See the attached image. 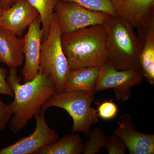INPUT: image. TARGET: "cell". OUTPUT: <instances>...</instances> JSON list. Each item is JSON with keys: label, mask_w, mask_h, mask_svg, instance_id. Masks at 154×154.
Listing matches in <instances>:
<instances>
[{"label": "cell", "mask_w": 154, "mask_h": 154, "mask_svg": "<svg viewBox=\"0 0 154 154\" xmlns=\"http://www.w3.org/2000/svg\"><path fill=\"white\" fill-rule=\"evenodd\" d=\"M7 81L14 91V98L8 105L12 113L10 128L12 132L17 133L33 116L40 113L42 105L58 91L51 78L39 74L33 80L21 84L15 69H10Z\"/></svg>", "instance_id": "1"}, {"label": "cell", "mask_w": 154, "mask_h": 154, "mask_svg": "<svg viewBox=\"0 0 154 154\" xmlns=\"http://www.w3.org/2000/svg\"><path fill=\"white\" fill-rule=\"evenodd\" d=\"M107 31L95 25L62 34L61 44L70 70L102 66L108 61Z\"/></svg>", "instance_id": "2"}, {"label": "cell", "mask_w": 154, "mask_h": 154, "mask_svg": "<svg viewBox=\"0 0 154 154\" xmlns=\"http://www.w3.org/2000/svg\"><path fill=\"white\" fill-rule=\"evenodd\" d=\"M107 31L108 61L119 70H140L142 43L133 27L119 16H111L103 25Z\"/></svg>", "instance_id": "3"}, {"label": "cell", "mask_w": 154, "mask_h": 154, "mask_svg": "<svg viewBox=\"0 0 154 154\" xmlns=\"http://www.w3.org/2000/svg\"><path fill=\"white\" fill-rule=\"evenodd\" d=\"M96 94L94 91L57 92L42 105L41 110L56 107L66 110L73 122L72 132L81 133L88 137L91 127L99 119L97 110L91 107Z\"/></svg>", "instance_id": "4"}, {"label": "cell", "mask_w": 154, "mask_h": 154, "mask_svg": "<svg viewBox=\"0 0 154 154\" xmlns=\"http://www.w3.org/2000/svg\"><path fill=\"white\" fill-rule=\"evenodd\" d=\"M61 33L54 13L47 38L41 46L38 74L51 78L58 92L63 91L70 70L61 44Z\"/></svg>", "instance_id": "5"}, {"label": "cell", "mask_w": 154, "mask_h": 154, "mask_svg": "<svg viewBox=\"0 0 154 154\" xmlns=\"http://www.w3.org/2000/svg\"><path fill=\"white\" fill-rule=\"evenodd\" d=\"M54 13L62 34L93 25H103L111 16L88 10L75 3L61 1L56 5Z\"/></svg>", "instance_id": "6"}, {"label": "cell", "mask_w": 154, "mask_h": 154, "mask_svg": "<svg viewBox=\"0 0 154 154\" xmlns=\"http://www.w3.org/2000/svg\"><path fill=\"white\" fill-rule=\"evenodd\" d=\"M144 77L141 71L119 70L107 62L101 66L94 91L97 92L113 88L117 100L126 102L131 96L133 87L141 84Z\"/></svg>", "instance_id": "7"}, {"label": "cell", "mask_w": 154, "mask_h": 154, "mask_svg": "<svg viewBox=\"0 0 154 154\" xmlns=\"http://www.w3.org/2000/svg\"><path fill=\"white\" fill-rule=\"evenodd\" d=\"M119 16L137 29L139 38L154 27V0H110Z\"/></svg>", "instance_id": "8"}, {"label": "cell", "mask_w": 154, "mask_h": 154, "mask_svg": "<svg viewBox=\"0 0 154 154\" xmlns=\"http://www.w3.org/2000/svg\"><path fill=\"white\" fill-rule=\"evenodd\" d=\"M46 110L35 115L36 126L33 133L20 139L13 144L0 150V154H33L38 149L58 140L59 135L48 126L45 117Z\"/></svg>", "instance_id": "9"}, {"label": "cell", "mask_w": 154, "mask_h": 154, "mask_svg": "<svg viewBox=\"0 0 154 154\" xmlns=\"http://www.w3.org/2000/svg\"><path fill=\"white\" fill-rule=\"evenodd\" d=\"M39 16L28 27L23 40L24 65L22 73L25 82L36 78L38 74L41 46L43 41V30Z\"/></svg>", "instance_id": "10"}, {"label": "cell", "mask_w": 154, "mask_h": 154, "mask_svg": "<svg viewBox=\"0 0 154 154\" xmlns=\"http://www.w3.org/2000/svg\"><path fill=\"white\" fill-rule=\"evenodd\" d=\"M118 124L119 126L113 130V133L123 141L130 154L154 153V135L136 131L131 116H121Z\"/></svg>", "instance_id": "11"}, {"label": "cell", "mask_w": 154, "mask_h": 154, "mask_svg": "<svg viewBox=\"0 0 154 154\" xmlns=\"http://www.w3.org/2000/svg\"><path fill=\"white\" fill-rule=\"evenodd\" d=\"M39 16L38 11L28 0H19L9 8L0 19V28L17 36Z\"/></svg>", "instance_id": "12"}, {"label": "cell", "mask_w": 154, "mask_h": 154, "mask_svg": "<svg viewBox=\"0 0 154 154\" xmlns=\"http://www.w3.org/2000/svg\"><path fill=\"white\" fill-rule=\"evenodd\" d=\"M24 60L22 38L0 28V62L16 69L22 66Z\"/></svg>", "instance_id": "13"}, {"label": "cell", "mask_w": 154, "mask_h": 154, "mask_svg": "<svg viewBox=\"0 0 154 154\" xmlns=\"http://www.w3.org/2000/svg\"><path fill=\"white\" fill-rule=\"evenodd\" d=\"M100 69L90 66L70 70L63 91H95Z\"/></svg>", "instance_id": "14"}, {"label": "cell", "mask_w": 154, "mask_h": 154, "mask_svg": "<svg viewBox=\"0 0 154 154\" xmlns=\"http://www.w3.org/2000/svg\"><path fill=\"white\" fill-rule=\"evenodd\" d=\"M84 151V143L80 135L69 134L38 149L34 154H81Z\"/></svg>", "instance_id": "15"}, {"label": "cell", "mask_w": 154, "mask_h": 154, "mask_svg": "<svg viewBox=\"0 0 154 154\" xmlns=\"http://www.w3.org/2000/svg\"><path fill=\"white\" fill-rule=\"evenodd\" d=\"M142 48L140 56L141 71L148 82L154 85V28L140 38Z\"/></svg>", "instance_id": "16"}, {"label": "cell", "mask_w": 154, "mask_h": 154, "mask_svg": "<svg viewBox=\"0 0 154 154\" xmlns=\"http://www.w3.org/2000/svg\"><path fill=\"white\" fill-rule=\"evenodd\" d=\"M38 11L41 20L43 40L47 38L56 4L60 0H28Z\"/></svg>", "instance_id": "17"}, {"label": "cell", "mask_w": 154, "mask_h": 154, "mask_svg": "<svg viewBox=\"0 0 154 154\" xmlns=\"http://www.w3.org/2000/svg\"><path fill=\"white\" fill-rule=\"evenodd\" d=\"M89 139L84 144V154L99 153L103 147L106 137L105 133L100 128H96L90 131Z\"/></svg>", "instance_id": "18"}, {"label": "cell", "mask_w": 154, "mask_h": 154, "mask_svg": "<svg viewBox=\"0 0 154 154\" xmlns=\"http://www.w3.org/2000/svg\"><path fill=\"white\" fill-rule=\"evenodd\" d=\"M76 3L85 8L96 12H104L111 16H118L110 0H60Z\"/></svg>", "instance_id": "19"}, {"label": "cell", "mask_w": 154, "mask_h": 154, "mask_svg": "<svg viewBox=\"0 0 154 154\" xmlns=\"http://www.w3.org/2000/svg\"><path fill=\"white\" fill-rule=\"evenodd\" d=\"M98 105V112L99 117L103 120H108L113 119L116 117L119 110L112 99L106 100L101 103L96 102Z\"/></svg>", "instance_id": "20"}, {"label": "cell", "mask_w": 154, "mask_h": 154, "mask_svg": "<svg viewBox=\"0 0 154 154\" xmlns=\"http://www.w3.org/2000/svg\"><path fill=\"white\" fill-rule=\"evenodd\" d=\"M102 148L109 154H125L127 149L123 141L114 134L107 137Z\"/></svg>", "instance_id": "21"}, {"label": "cell", "mask_w": 154, "mask_h": 154, "mask_svg": "<svg viewBox=\"0 0 154 154\" xmlns=\"http://www.w3.org/2000/svg\"><path fill=\"white\" fill-rule=\"evenodd\" d=\"M12 116V113L9 109L8 105L4 103L0 98V131L5 129Z\"/></svg>", "instance_id": "22"}, {"label": "cell", "mask_w": 154, "mask_h": 154, "mask_svg": "<svg viewBox=\"0 0 154 154\" xmlns=\"http://www.w3.org/2000/svg\"><path fill=\"white\" fill-rule=\"evenodd\" d=\"M8 71L0 66V94L14 97V93L7 81Z\"/></svg>", "instance_id": "23"}, {"label": "cell", "mask_w": 154, "mask_h": 154, "mask_svg": "<svg viewBox=\"0 0 154 154\" xmlns=\"http://www.w3.org/2000/svg\"><path fill=\"white\" fill-rule=\"evenodd\" d=\"M19 0H0V2L4 3L8 8H10L15 3L17 2Z\"/></svg>", "instance_id": "24"}, {"label": "cell", "mask_w": 154, "mask_h": 154, "mask_svg": "<svg viewBox=\"0 0 154 154\" xmlns=\"http://www.w3.org/2000/svg\"><path fill=\"white\" fill-rule=\"evenodd\" d=\"M8 8H9L5 4L2 2H0V19L1 17H2L3 14H5V12Z\"/></svg>", "instance_id": "25"}]
</instances>
